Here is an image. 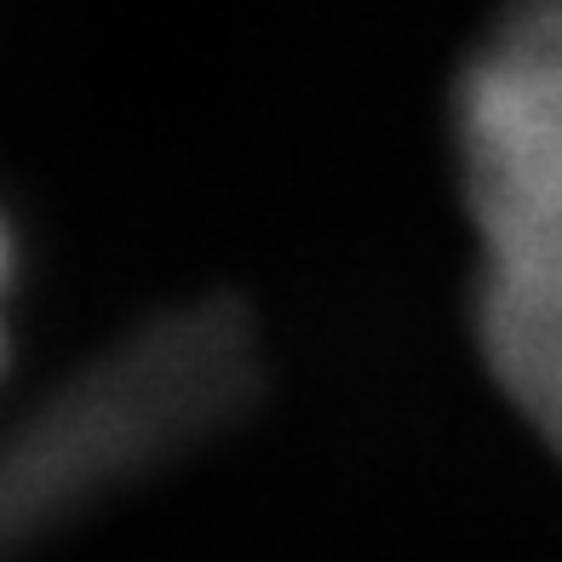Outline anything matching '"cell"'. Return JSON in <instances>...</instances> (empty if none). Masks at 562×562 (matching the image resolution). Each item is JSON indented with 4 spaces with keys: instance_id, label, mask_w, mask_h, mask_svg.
<instances>
[{
    "instance_id": "1",
    "label": "cell",
    "mask_w": 562,
    "mask_h": 562,
    "mask_svg": "<svg viewBox=\"0 0 562 562\" xmlns=\"http://www.w3.org/2000/svg\"><path fill=\"white\" fill-rule=\"evenodd\" d=\"M252 334L229 304L167 316L46 402L0 448V562L207 442L252 396Z\"/></svg>"
},
{
    "instance_id": "2",
    "label": "cell",
    "mask_w": 562,
    "mask_h": 562,
    "mask_svg": "<svg viewBox=\"0 0 562 562\" xmlns=\"http://www.w3.org/2000/svg\"><path fill=\"white\" fill-rule=\"evenodd\" d=\"M482 252H562V0H522L459 87Z\"/></svg>"
},
{
    "instance_id": "3",
    "label": "cell",
    "mask_w": 562,
    "mask_h": 562,
    "mask_svg": "<svg viewBox=\"0 0 562 562\" xmlns=\"http://www.w3.org/2000/svg\"><path fill=\"white\" fill-rule=\"evenodd\" d=\"M476 334L499 391L562 453V252H482Z\"/></svg>"
},
{
    "instance_id": "4",
    "label": "cell",
    "mask_w": 562,
    "mask_h": 562,
    "mask_svg": "<svg viewBox=\"0 0 562 562\" xmlns=\"http://www.w3.org/2000/svg\"><path fill=\"white\" fill-rule=\"evenodd\" d=\"M0 293H7V236H0Z\"/></svg>"
}]
</instances>
